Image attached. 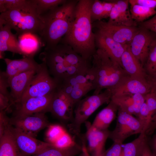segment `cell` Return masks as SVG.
Returning a JSON list of instances; mask_svg holds the SVG:
<instances>
[{
    "label": "cell",
    "instance_id": "obj_14",
    "mask_svg": "<svg viewBox=\"0 0 156 156\" xmlns=\"http://www.w3.org/2000/svg\"><path fill=\"white\" fill-rule=\"evenodd\" d=\"M45 112H40L21 117L10 118L13 126L34 137L40 131L49 125Z\"/></svg>",
    "mask_w": 156,
    "mask_h": 156
},
{
    "label": "cell",
    "instance_id": "obj_16",
    "mask_svg": "<svg viewBox=\"0 0 156 156\" xmlns=\"http://www.w3.org/2000/svg\"><path fill=\"white\" fill-rule=\"evenodd\" d=\"M86 131L85 135L88 142L87 148L90 156H102L105 151V145L110 131L108 129L101 130L96 129L89 122L85 123Z\"/></svg>",
    "mask_w": 156,
    "mask_h": 156
},
{
    "label": "cell",
    "instance_id": "obj_30",
    "mask_svg": "<svg viewBox=\"0 0 156 156\" xmlns=\"http://www.w3.org/2000/svg\"><path fill=\"white\" fill-rule=\"evenodd\" d=\"M146 134L142 132L137 138L125 144L122 147L121 156H138L147 142Z\"/></svg>",
    "mask_w": 156,
    "mask_h": 156
},
{
    "label": "cell",
    "instance_id": "obj_6",
    "mask_svg": "<svg viewBox=\"0 0 156 156\" xmlns=\"http://www.w3.org/2000/svg\"><path fill=\"white\" fill-rule=\"evenodd\" d=\"M57 88L68 96L75 105L89 92L95 89L94 78L90 68L86 72L59 82Z\"/></svg>",
    "mask_w": 156,
    "mask_h": 156
},
{
    "label": "cell",
    "instance_id": "obj_2",
    "mask_svg": "<svg viewBox=\"0 0 156 156\" xmlns=\"http://www.w3.org/2000/svg\"><path fill=\"white\" fill-rule=\"evenodd\" d=\"M39 57L46 63L51 75L58 83L90 68L88 60L66 44L59 43L53 47H45Z\"/></svg>",
    "mask_w": 156,
    "mask_h": 156
},
{
    "label": "cell",
    "instance_id": "obj_10",
    "mask_svg": "<svg viewBox=\"0 0 156 156\" xmlns=\"http://www.w3.org/2000/svg\"><path fill=\"white\" fill-rule=\"evenodd\" d=\"M10 129L16 146L22 156H32L42 151L51 144L42 142L12 126Z\"/></svg>",
    "mask_w": 156,
    "mask_h": 156
},
{
    "label": "cell",
    "instance_id": "obj_24",
    "mask_svg": "<svg viewBox=\"0 0 156 156\" xmlns=\"http://www.w3.org/2000/svg\"><path fill=\"white\" fill-rule=\"evenodd\" d=\"M118 110L117 105L111 100L108 105L96 115L91 125L99 130L108 129L111 123L115 118Z\"/></svg>",
    "mask_w": 156,
    "mask_h": 156
},
{
    "label": "cell",
    "instance_id": "obj_28",
    "mask_svg": "<svg viewBox=\"0 0 156 156\" xmlns=\"http://www.w3.org/2000/svg\"><path fill=\"white\" fill-rule=\"evenodd\" d=\"M81 146L76 143L66 148H60L51 144L41 152L32 156H76L80 154Z\"/></svg>",
    "mask_w": 156,
    "mask_h": 156
},
{
    "label": "cell",
    "instance_id": "obj_9",
    "mask_svg": "<svg viewBox=\"0 0 156 156\" xmlns=\"http://www.w3.org/2000/svg\"><path fill=\"white\" fill-rule=\"evenodd\" d=\"M143 129L137 118L118 109L116 125L114 129L110 131L109 138L113 142L122 143L130 136L141 133Z\"/></svg>",
    "mask_w": 156,
    "mask_h": 156
},
{
    "label": "cell",
    "instance_id": "obj_25",
    "mask_svg": "<svg viewBox=\"0 0 156 156\" xmlns=\"http://www.w3.org/2000/svg\"><path fill=\"white\" fill-rule=\"evenodd\" d=\"M79 0H67L63 4L40 15L45 25L53 20L65 17L74 13Z\"/></svg>",
    "mask_w": 156,
    "mask_h": 156
},
{
    "label": "cell",
    "instance_id": "obj_27",
    "mask_svg": "<svg viewBox=\"0 0 156 156\" xmlns=\"http://www.w3.org/2000/svg\"><path fill=\"white\" fill-rule=\"evenodd\" d=\"M10 125L0 136V156H22L11 132Z\"/></svg>",
    "mask_w": 156,
    "mask_h": 156
},
{
    "label": "cell",
    "instance_id": "obj_32",
    "mask_svg": "<svg viewBox=\"0 0 156 156\" xmlns=\"http://www.w3.org/2000/svg\"><path fill=\"white\" fill-rule=\"evenodd\" d=\"M133 95L123 94L112 96L111 100L122 111L134 115L133 99Z\"/></svg>",
    "mask_w": 156,
    "mask_h": 156
},
{
    "label": "cell",
    "instance_id": "obj_49",
    "mask_svg": "<svg viewBox=\"0 0 156 156\" xmlns=\"http://www.w3.org/2000/svg\"><path fill=\"white\" fill-rule=\"evenodd\" d=\"M153 76H154V77L153 80H156V73L155 74V75H154Z\"/></svg>",
    "mask_w": 156,
    "mask_h": 156
},
{
    "label": "cell",
    "instance_id": "obj_38",
    "mask_svg": "<svg viewBox=\"0 0 156 156\" xmlns=\"http://www.w3.org/2000/svg\"><path fill=\"white\" fill-rule=\"evenodd\" d=\"M122 143L118 142H114L112 146L105 151L102 156H121Z\"/></svg>",
    "mask_w": 156,
    "mask_h": 156
},
{
    "label": "cell",
    "instance_id": "obj_37",
    "mask_svg": "<svg viewBox=\"0 0 156 156\" xmlns=\"http://www.w3.org/2000/svg\"><path fill=\"white\" fill-rule=\"evenodd\" d=\"M145 99L152 121V117L156 113V92L151 90L150 92L145 95Z\"/></svg>",
    "mask_w": 156,
    "mask_h": 156
},
{
    "label": "cell",
    "instance_id": "obj_3",
    "mask_svg": "<svg viewBox=\"0 0 156 156\" xmlns=\"http://www.w3.org/2000/svg\"><path fill=\"white\" fill-rule=\"evenodd\" d=\"M0 24L8 26L18 36L26 33L39 35L45 26L33 0H27L19 8L1 13Z\"/></svg>",
    "mask_w": 156,
    "mask_h": 156
},
{
    "label": "cell",
    "instance_id": "obj_44",
    "mask_svg": "<svg viewBox=\"0 0 156 156\" xmlns=\"http://www.w3.org/2000/svg\"><path fill=\"white\" fill-rule=\"evenodd\" d=\"M81 141V151L80 153V156H90L87 149L86 144V140L85 137H80Z\"/></svg>",
    "mask_w": 156,
    "mask_h": 156
},
{
    "label": "cell",
    "instance_id": "obj_36",
    "mask_svg": "<svg viewBox=\"0 0 156 156\" xmlns=\"http://www.w3.org/2000/svg\"><path fill=\"white\" fill-rule=\"evenodd\" d=\"M27 0H0L1 13L18 8L25 4Z\"/></svg>",
    "mask_w": 156,
    "mask_h": 156
},
{
    "label": "cell",
    "instance_id": "obj_35",
    "mask_svg": "<svg viewBox=\"0 0 156 156\" xmlns=\"http://www.w3.org/2000/svg\"><path fill=\"white\" fill-rule=\"evenodd\" d=\"M66 131L60 125H49L45 134L46 142L53 144Z\"/></svg>",
    "mask_w": 156,
    "mask_h": 156
},
{
    "label": "cell",
    "instance_id": "obj_23",
    "mask_svg": "<svg viewBox=\"0 0 156 156\" xmlns=\"http://www.w3.org/2000/svg\"><path fill=\"white\" fill-rule=\"evenodd\" d=\"M12 29L7 25L0 24V58L4 59V52L9 51L23 55L17 35L13 34Z\"/></svg>",
    "mask_w": 156,
    "mask_h": 156
},
{
    "label": "cell",
    "instance_id": "obj_19",
    "mask_svg": "<svg viewBox=\"0 0 156 156\" xmlns=\"http://www.w3.org/2000/svg\"><path fill=\"white\" fill-rule=\"evenodd\" d=\"M121 65L127 74L130 77L143 82H152L143 66L131 53L128 45L120 59Z\"/></svg>",
    "mask_w": 156,
    "mask_h": 156
},
{
    "label": "cell",
    "instance_id": "obj_22",
    "mask_svg": "<svg viewBox=\"0 0 156 156\" xmlns=\"http://www.w3.org/2000/svg\"><path fill=\"white\" fill-rule=\"evenodd\" d=\"M4 60L6 65L5 73L8 78L25 72L37 70L40 65L35 61L34 56H32L18 59L5 58Z\"/></svg>",
    "mask_w": 156,
    "mask_h": 156
},
{
    "label": "cell",
    "instance_id": "obj_7",
    "mask_svg": "<svg viewBox=\"0 0 156 156\" xmlns=\"http://www.w3.org/2000/svg\"><path fill=\"white\" fill-rule=\"evenodd\" d=\"M58 85V82L51 75L46 63L42 62L18 103L30 97L43 96L54 92Z\"/></svg>",
    "mask_w": 156,
    "mask_h": 156
},
{
    "label": "cell",
    "instance_id": "obj_21",
    "mask_svg": "<svg viewBox=\"0 0 156 156\" xmlns=\"http://www.w3.org/2000/svg\"><path fill=\"white\" fill-rule=\"evenodd\" d=\"M36 70L23 72L8 78L10 95L13 105L20 102Z\"/></svg>",
    "mask_w": 156,
    "mask_h": 156
},
{
    "label": "cell",
    "instance_id": "obj_34",
    "mask_svg": "<svg viewBox=\"0 0 156 156\" xmlns=\"http://www.w3.org/2000/svg\"><path fill=\"white\" fill-rule=\"evenodd\" d=\"M67 0H33L38 14L40 16L64 3Z\"/></svg>",
    "mask_w": 156,
    "mask_h": 156
},
{
    "label": "cell",
    "instance_id": "obj_41",
    "mask_svg": "<svg viewBox=\"0 0 156 156\" xmlns=\"http://www.w3.org/2000/svg\"><path fill=\"white\" fill-rule=\"evenodd\" d=\"M10 124V118L6 116V112L0 111V136L3 134Z\"/></svg>",
    "mask_w": 156,
    "mask_h": 156
},
{
    "label": "cell",
    "instance_id": "obj_26",
    "mask_svg": "<svg viewBox=\"0 0 156 156\" xmlns=\"http://www.w3.org/2000/svg\"><path fill=\"white\" fill-rule=\"evenodd\" d=\"M18 41L21 49L25 57L34 56L43 43L38 35L26 33L18 36Z\"/></svg>",
    "mask_w": 156,
    "mask_h": 156
},
{
    "label": "cell",
    "instance_id": "obj_31",
    "mask_svg": "<svg viewBox=\"0 0 156 156\" xmlns=\"http://www.w3.org/2000/svg\"><path fill=\"white\" fill-rule=\"evenodd\" d=\"M130 11L133 19L137 23H142L156 14L155 8L138 4L130 5Z\"/></svg>",
    "mask_w": 156,
    "mask_h": 156
},
{
    "label": "cell",
    "instance_id": "obj_5",
    "mask_svg": "<svg viewBox=\"0 0 156 156\" xmlns=\"http://www.w3.org/2000/svg\"><path fill=\"white\" fill-rule=\"evenodd\" d=\"M112 96L110 90L106 89L103 92L93 94L79 101L77 103L73 118L68 125L70 132L79 136L82 124L100 106L109 103Z\"/></svg>",
    "mask_w": 156,
    "mask_h": 156
},
{
    "label": "cell",
    "instance_id": "obj_33",
    "mask_svg": "<svg viewBox=\"0 0 156 156\" xmlns=\"http://www.w3.org/2000/svg\"><path fill=\"white\" fill-rule=\"evenodd\" d=\"M144 66L148 75L153 76L156 73V36L151 44L148 57Z\"/></svg>",
    "mask_w": 156,
    "mask_h": 156
},
{
    "label": "cell",
    "instance_id": "obj_20",
    "mask_svg": "<svg viewBox=\"0 0 156 156\" xmlns=\"http://www.w3.org/2000/svg\"><path fill=\"white\" fill-rule=\"evenodd\" d=\"M114 3L109 20V24L127 27H137V23L132 18L129 8V0H111Z\"/></svg>",
    "mask_w": 156,
    "mask_h": 156
},
{
    "label": "cell",
    "instance_id": "obj_45",
    "mask_svg": "<svg viewBox=\"0 0 156 156\" xmlns=\"http://www.w3.org/2000/svg\"><path fill=\"white\" fill-rule=\"evenodd\" d=\"M150 148L153 153L156 155V133L151 140Z\"/></svg>",
    "mask_w": 156,
    "mask_h": 156
},
{
    "label": "cell",
    "instance_id": "obj_46",
    "mask_svg": "<svg viewBox=\"0 0 156 156\" xmlns=\"http://www.w3.org/2000/svg\"><path fill=\"white\" fill-rule=\"evenodd\" d=\"M151 90L156 92V80H152V86Z\"/></svg>",
    "mask_w": 156,
    "mask_h": 156
},
{
    "label": "cell",
    "instance_id": "obj_47",
    "mask_svg": "<svg viewBox=\"0 0 156 156\" xmlns=\"http://www.w3.org/2000/svg\"><path fill=\"white\" fill-rule=\"evenodd\" d=\"M152 123H156V113L152 117Z\"/></svg>",
    "mask_w": 156,
    "mask_h": 156
},
{
    "label": "cell",
    "instance_id": "obj_40",
    "mask_svg": "<svg viewBox=\"0 0 156 156\" xmlns=\"http://www.w3.org/2000/svg\"><path fill=\"white\" fill-rule=\"evenodd\" d=\"M139 24L140 27L146 28L156 34V14L150 19Z\"/></svg>",
    "mask_w": 156,
    "mask_h": 156
},
{
    "label": "cell",
    "instance_id": "obj_18",
    "mask_svg": "<svg viewBox=\"0 0 156 156\" xmlns=\"http://www.w3.org/2000/svg\"><path fill=\"white\" fill-rule=\"evenodd\" d=\"M152 86V82L145 83L128 75L109 89L112 96L123 94L133 95L138 93L145 95L151 91Z\"/></svg>",
    "mask_w": 156,
    "mask_h": 156
},
{
    "label": "cell",
    "instance_id": "obj_39",
    "mask_svg": "<svg viewBox=\"0 0 156 156\" xmlns=\"http://www.w3.org/2000/svg\"><path fill=\"white\" fill-rule=\"evenodd\" d=\"M133 99L134 115L137 117L141 108L145 102V95L139 93L134 94Z\"/></svg>",
    "mask_w": 156,
    "mask_h": 156
},
{
    "label": "cell",
    "instance_id": "obj_15",
    "mask_svg": "<svg viewBox=\"0 0 156 156\" xmlns=\"http://www.w3.org/2000/svg\"><path fill=\"white\" fill-rule=\"evenodd\" d=\"M74 105L65 94L57 88L52 100L49 112L65 122L73 120Z\"/></svg>",
    "mask_w": 156,
    "mask_h": 156
},
{
    "label": "cell",
    "instance_id": "obj_42",
    "mask_svg": "<svg viewBox=\"0 0 156 156\" xmlns=\"http://www.w3.org/2000/svg\"><path fill=\"white\" fill-rule=\"evenodd\" d=\"M130 5L138 4L147 7L156 8V0H129Z\"/></svg>",
    "mask_w": 156,
    "mask_h": 156
},
{
    "label": "cell",
    "instance_id": "obj_12",
    "mask_svg": "<svg viewBox=\"0 0 156 156\" xmlns=\"http://www.w3.org/2000/svg\"><path fill=\"white\" fill-rule=\"evenodd\" d=\"M55 91L43 96L29 98L16 105L14 117H19L38 113L49 112Z\"/></svg>",
    "mask_w": 156,
    "mask_h": 156
},
{
    "label": "cell",
    "instance_id": "obj_4",
    "mask_svg": "<svg viewBox=\"0 0 156 156\" xmlns=\"http://www.w3.org/2000/svg\"><path fill=\"white\" fill-rule=\"evenodd\" d=\"M92 58L90 69L94 77V94L100 93L103 89L112 88L128 75L120 64L101 49H97Z\"/></svg>",
    "mask_w": 156,
    "mask_h": 156
},
{
    "label": "cell",
    "instance_id": "obj_1",
    "mask_svg": "<svg viewBox=\"0 0 156 156\" xmlns=\"http://www.w3.org/2000/svg\"><path fill=\"white\" fill-rule=\"evenodd\" d=\"M94 0H79L74 21L69 30L59 43L70 46L87 60L92 57L97 50L91 15Z\"/></svg>",
    "mask_w": 156,
    "mask_h": 156
},
{
    "label": "cell",
    "instance_id": "obj_43",
    "mask_svg": "<svg viewBox=\"0 0 156 156\" xmlns=\"http://www.w3.org/2000/svg\"><path fill=\"white\" fill-rule=\"evenodd\" d=\"M138 156H156V155L152 152L147 142Z\"/></svg>",
    "mask_w": 156,
    "mask_h": 156
},
{
    "label": "cell",
    "instance_id": "obj_8",
    "mask_svg": "<svg viewBox=\"0 0 156 156\" xmlns=\"http://www.w3.org/2000/svg\"><path fill=\"white\" fill-rule=\"evenodd\" d=\"M74 13L65 17L55 19L45 25L39 35L45 47L58 44L69 30L75 18Z\"/></svg>",
    "mask_w": 156,
    "mask_h": 156
},
{
    "label": "cell",
    "instance_id": "obj_29",
    "mask_svg": "<svg viewBox=\"0 0 156 156\" xmlns=\"http://www.w3.org/2000/svg\"><path fill=\"white\" fill-rule=\"evenodd\" d=\"M113 5V3L109 1L94 0L91 8L92 23L109 18Z\"/></svg>",
    "mask_w": 156,
    "mask_h": 156
},
{
    "label": "cell",
    "instance_id": "obj_13",
    "mask_svg": "<svg viewBox=\"0 0 156 156\" xmlns=\"http://www.w3.org/2000/svg\"><path fill=\"white\" fill-rule=\"evenodd\" d=\"M156 36V34L140 27L129 45L131 53L143 67L148 57L151 44Z\"/></svg>",
    "mask_w": 156,
    "mask_h": 156
},
{
    "label": "cell",
    "instance_id": "obj_17",
    "mask_svg": "<svg viewBox=\"0 0 156 156\" xmlns=\"http://www.w3.org/2000/svg\"><path fill=\"white\" fill-rule=\"evenodd\" d=\"M94 33L96 49L103 50L121 66V58L128 45L123 44L116 41L97 29Z\"/></svg>",
    "mask_w": 156,
    "mask_h": 156
},
{
    "label": "cell",
    "instance_id": "obj_48",
    "mask_svg": "<svg viewBox=\"0 0 156 156\" xmlns=\"http://www.w3.org/2000/svg\"><path fill=\"white\" fill-rule=\"evenodd\" d=\"M152 124L153 125L154 127L156 128V123H152L151 125Z\"/></svg>",
    "mask_w": 156,
    "mask_h": 156
},
{
    "label": "cell",
    "instance_id": "obj_11",
    "mask_svg": "<svg viewBox=\"0 0 156 156\" xmlns=\"http://www.w3.org/2000/svg\"><path fill=\"white\" fill-rule=\"evenodd\" d=\"M94 27L111 38L116 41L124 45H129L139 27L114 25L102 20L92 23Z\"/></svg>",
    "mask_w": 156,
    "mask_h": 156
}]
</instances>
